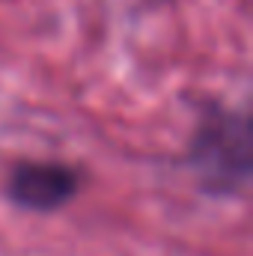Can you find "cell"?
<instances>
[{
  "mask_svg": "<svg viewBox=\"0 0 253 256\" xmlns=\"http://www.w3.org/2000/svg\"><path fill=\"white\" fill-rule=\"evenodd\" d=\"M188 164L212 196H226L250 179V126L244 114L206 104L188 146Z\"/></svg>",
  "mask_w": 253,
  "mask_h": 256,
  "instance_id": "cell-1",
  "label": "cell"
},
{
  "mask_svg": "<svg viewBox=\"0 0 253 256\" xmlns=\"http://www.w3.org/2000/svg\"><path fill=\"white\" fill-rule=\"evenodd\" d=\"M80 191V173L63 161H18L6 176V196L27 212H54Z\"/></svg>",
  "mask_w": 253,
  "mask_h": 256,
  "instance_id": "cell-2",
  "label": "cell"
}]
</instances>
